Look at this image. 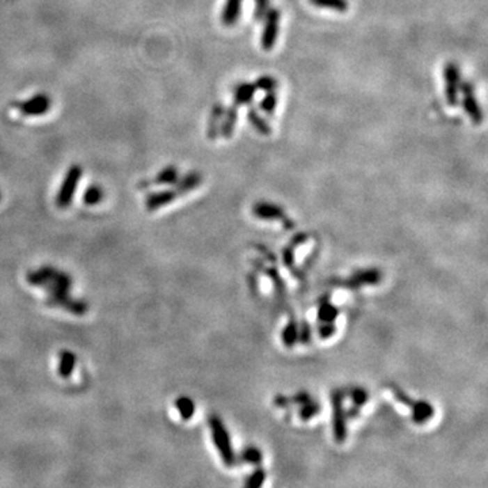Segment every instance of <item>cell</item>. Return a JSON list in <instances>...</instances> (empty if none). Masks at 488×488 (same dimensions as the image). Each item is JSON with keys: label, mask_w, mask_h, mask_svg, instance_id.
I'll list each match as a JSON object with an SVG mask.
<instances>
[{"label": "cell", "mask_w": 488, "mask_h": 488, "mask_svg": "<svg viewBox=\"0 0 488 488\" xmlns=\"http://www.w3.org/2000/svg\"><path fill=\"white\" fill-rule=\"evenodd\" d=\"M75 365H77V356L67 350L63 352L58 360V375L63 379H68L72 375Z\"/></svg>", "instance_id": "cell-17"}, {"label": "cell", "mask_w": 488, "mask_h": 488, "mask_svg": "<svg viewBox=\"0 0 488 488\" xmlns=\"http://www.w3.org/2000/svg\"><path fill=\"white\" fill-rule=\"evenodd\" d=\"M180 180L178 168L174 166H168L163 168L155 178L156 184H175Z\"/></svg>", "instance_id": "cell-20"}, {"label": "cell", "mask_w": 488, "mask_h": 488, "mask_svg": "<svg viewBox=\"0 0 488 488\" xmlns=\"http://www.w3.org/2000/svg\"><path fill=\"white\" fill-rule=\"evenodd\" d=\"M319 412V406L316 403H306V406L300 411V418L304 420H308L312 416H315Z\"/></svg>", "instance_id": "cell-29"}, {"label": "cell", "mask_w": 488, "mask_h": 488, "mask_svg": "<svg viewBox=\"0 0 488 488\" xmlns=\"http://www.w3.org/2000/svg\"><path fill=\"white\" fill-rule=\"evenodd\" d=\"M103 200V190L102 187L97 186V184H93L90 186L86 191H84V196H83V201L87 204V205L93 206L100 204Z\"/></svg>", "instance_id": "cell-24"}, {"label": "cell", "mask_w": 488, "mask_h": 488, "mask_svg": "<svg viewBox=\"0 0 488 488\" xmlns=\"http://www.w3.org/2000/svg\"><path fill=\"white\" fill-rule=\"evenodd\" d=\"M411 407H414L412 419H414V422H416L419 425L427 422L434 415L433 407L426 402H419L416 404H412Z\"/></svg>", "instance_id": "cell-19"}, {"label": "cell", "mask_w": 488, "mask_h": 488, "mask_svg": "<svg viewBox=\"0 0 488 488\" xmlns=\"http://www.w3.org/2000/svg\"><path fill=\"white\" fill-rule=\"evenodd\" d=\"M254 86L255 88L259 90V91H263V93H270V91H276L277 87H278V81L277 79L271 75H262V77H258L257 80L254 81Z\"/></svg>", "instance_id": "cell-23"}, {"label": "cell", "mask_w": 488, "mask_h": 488, "mask_svg": "<svg viewBox=\"0 0 488 488\" xmlns=\"http://www.w3.org/2000/svg\"><path fill=\"white\" fill-rule=\"evenodd\" d=\"M265 479H266V473L262 468H259L247 479L246 486L249 488H260L262 485L265 483Z\"/></svg>", "instance_id": "cell-27"}, {"label": "cell", "mask_w": 488, "mask_h": 488, "mask_svg": "<svg viewBox=\"0 0 488 488\" xmlns=\"http://www.w3.org/2000/svg\"><path fill=\"white\" fill-rule=\"evenodd\" d=\"M366 399H368L366 392H363L362 389H356V392H354V395H353V402H354V404H356V406H362V404H365Z\"/></svg>", "instance_id": "cell-30"}, {"label": "cell", "mask_w": 488, "mask_h": 488, "mask_svg": "<svg viewBox=\"0 0 488 488\" xmlns=\"http://www.w3.org/2000/svg\"><path fill=\"white\" fill-rule=\"evenodd\" d=\"M209 426H210L213 442H214L216 448L219 449L223 462L227 466L231 468L236 463V456H235V452L232 448L231 438H230L227 429L224 427V423L221 422V419L217 415H212L209 418Z\"/></svg>", "instance_id": "cell-2"}, {"label": "cell", "mask_w": 488, "mask_h": 488, "mask_svg": "<svg viewBox=\"0 0 488 488\" xmlns=\"http://www.w3.org/2000/svg\"><path fill=\"white\" fill-rule=\"evenodd\" d=\"M255 213L262 219H276L281 214V210L270 204H258L255 207Z\"/></svg>", "instance_id": "cell-25"}, {"label": "cell", "mask_w": 488, "mask_h": 488, "mask_svg": "<svg viewBox=\"0 0 488 488\" xmlns=\"http://www.w3.org/2000/svg\"><path fill=\"white\" fill-rule=\"evenodd\" d=\"M47 304L51 307H56V308L67 309L68 312H71L77 316L86 315L90 309L86 301L72 299V297H70V294H49Z\"/></svg>", "instance_id": "cell-7"}, {"label": "cell", "mask_w": 488, "mask_h": 488, "mask_svg": "<svg viewBox=\"0 0 488 488\" xmlns=\"http://www.w3.org/2000/svg\"><path fill=\"white\" fill-rule=\"evenodd\" d=\"M175 406H177L178 411H180L182 419H184V420H189L194 415V411H196V406H194L193 400L190 398H187V396L178 398L175 400Z\"/></svg>", "instance_id": "cell-21"}, {"label": "cell", "mask_w": 488, "mask_h": 488, "mask_svg": "<svg viewBox=\"0 0 488 488\" xmlns=\"http://www.w3.org/2000/svg\"><path fill=\"white\" fill-rule=\"evenodd\" d=\"M81 174H83V170L79 164L71 166L70 170L67 171L56 197V205L58 209H67L71 205L74 200V194L77 191V184L81 180Z\"/></svg>", "instance_id": "cell-4"}, {"label": "cell", "mask_w": 488, "mask_h": 488, "mask_svg": "<svg viewBox=\"0 0 488 488\" xmlns=\"http://www.w3.org/2000/svg\"><path fill=\"white\" fill-rule=\"evenodd\" d=\"M201 182H203V175L197 171H191L175 183V191L178 193V196L186 194V193L194 190L196 187H198L201 184Z\"/></svg>", "instance_id": "cell-16"}, {"label": "cell", "mask_w": 488, "mask_h": 488, "mask_svg": "<svg viewBox=\"0 0 488 488\" xmlns=\"http://www.w3.org/2000/svg\"><path fill=\"white\" fill-rule=\"evenodd\" d=\"M443 81H445V101L455 107L460 103V88H462V71L457 63L449 61L443 67Z\"/></svg>", "instance_id": "cell-3"}, {"label": "cell", "mask_w": 488, "mask_h": 488, "mask_svg": "<svg viewBox=\"0 0 488 488\" xmlns=\"http://www.w3.org/2000/svg\"><path fill=\"white\" fill-rule=\"evenodd\" d=\"M270 10V0H255V8H254V19L262 21L267 11Z\"/></svg>", "instance_id": "cell-28"}, {"label": "cell", "mask_w": 488, "mask_h": 488, "mask_svg": "<svg viewBox=\"0 0 488 488\" xmlns=\"http://www.w3.org/2000/svg\"><path fill=\"white\" fill-rule=\"evenodd\" d=\"M263 19H265V25L260 36V47L265 52L273 51L280 34L281 13L278 8L271 7Z\"/></svg>", "instance_id": "cell-6"}, {"label": "cell", "mask_w": 488, "mask_h": 488, "mask_svg": "<svg viewBox=\"0 0 488 488\" xmlns=\"http://www.w3.org/2000/svg\"><path fill=\"white\" fill-rule=\"evenodd\" d=\"M277 103H278L277 93L276 91H270V93H266V95L263 97V100L259 103V107H260V110L265 114L273 116L276 109H277Z\"/></svg>", "instance_id": "cell-22"}, {"label": "cell", "mask_w": 488, "mask_h": 488, "mask_svg": "<svg viewBox=\"0 0 488 488\" xmlns=\"http://www.w3.org/2000/svg\"><path fill=\"white\" fill-rule=\"evenodd\" d=\"M51 106V97L48 94H36L27 101L19 103L18 110L25 116L36 117V116H42L48 113Z\"/></svg>", "instance_id": "cell-8"}, {"label": "cell", "mask_w": 488, "mask_h": 488, "mask_svg": "<svg viewBox=\"0 0 488 488\" xmlns=\"http://www.w3.org/2000/svg\"><path fill=\"white\" fill-rule=\"evenodd\" d=\"M244 488H249V487H247V486H246V487H244Z\"/></svg>", "instance_id": "cell-31"}, {"label": "cell", "mask_w": 488, "mask_h": 488, "mask_svg": "<svg viewBox=\"0 0 488 488\" xmlns=\"http://www.w3.org/2000/svg\"><path fill=\"white\" fill-rule=\"evenodd\" d=\"M255 93H257V88L254 83H250V81L237 83L233 88V104L237 107L250 104L254 101Z\"/></svg>", "instance_id": "cell-10"}, {"label": "cell", "mask_w": 488, "mask_h": 488, "mask_svg": "<svg viewBox=\"0 0 488 488\" xmlns=\"http://www.w3.org/2000/svg\"><path fill=\"white\" fill-rule=\"evenodd\" d=\"M224 111H226V106L223 103L216 102L213 104L209 116V121H207V128H206V136L209 140H214L220 134Z\"/></svg>", "instance_id": "cell-11"}, {"label": "cell", "mask_w": 488, "mask_h": 488, "mask_svg": "<svg viewBox=\"0 0 488 488\" xmlns=\"http://www.w3.org/2000/svg\"><path fill=\"white\" fill-rule=\"evenodd\" d=\"M243 0H226L221 11V22L227 27L236 25L242 17Z\"/></svg>", "instance_id": "cell-13"}, {"label": "cell", "mask_w": 488, "mask_h": 488, "mask_svg": "<svg viewBox=\"0 0 488 488\" xmlns=\"http://www.w3.org/2000/svg\"><path fill=\"white\" fill-rule=\"evenodd\" d=\"M26 280L30 285L45 288L48 294H68L72 286V280L67 273L51 266L29 271Z\"/></svg>", "instance_id": "cell-1"}, {"label": "cell", "mask_w": 488, "mask_h": 488, "mask_svg": "<svg viewBox=\"0 0 488 488\" xmlns=\"http://www.w3.org/2000/svg\"><path fill=\"white\" fill-rule=\"evenodd\" d=\"M309 3L317 8H327L335 13H346L350 7L349 0H309Z\"/></svg>", "instance_id": "cell-18"}, {"label": "cell", "mask_w": 488, "mask_h": 488, "mask_svg": "<svg viewBox=\"0 0 488 488\" xmlns=\"http://www.w3.org/2000/svg\"><path fill=\"white\" fill-rule=\"evenodd\" d=\"M247 120L250 125L257 130L262 136H270L273 129L271 125L267 123V120L260 114V111L255 107H250L247 111Z\"/></svg>", "instance_id": "cell-15"}, {"label": "cell", "mask_w": 488, "mask_h": 488, "mask_svg": "<svg viewBox=\"0 0 488 488\" xmlns=\"http://www.w3.org/2000/svg\"><path fill=\"white\" fill-rule=\"evenodd\" d=\"M242 459H243V462H246V463L255 464V465H258V464L262 462V452H260L258 448L250 446V448H247V449L243 452Z\"/></svg>", "instance_id": "cell-26"}, {"label": "cell", "mask_w": 488, "mask_h": 488, "mask_svg": "<svg viewBox=\"0 0 488 488\" xmlns=\"http://www.w3.org/2000/svg\"><path fill=\"white\" fill-rule=\"evenodd\" d=\"M460 100H462L464 111L469 117L472 124L473 125H480L483 123V120H485V114H483L480 102H479V100L476 97L475 86H473V83L471 80H465V81L462 83Z\"/></svg>", "instance_id": "cell-5"}, {"label": "cell", "mask_w": 488, "mask_h": 488, "mask_svg": "<svg viewBox=\"0 0 488 488\" xmlns=\"http://www.w3.org/2000/svg\"><path fill=\"white\" fill-rule=\"evenodd\" d=\"M342 393H333V430L336 442H343L346 439V414L343 411Z\"/></svg>", "instance_id": "cell-9"}, {"label": "cell", "mask_w": 488, "mask_h": 488, "mask_svg": "<svg viewBox=\"0 0 488 488\" xmlns=\"http://www.w3.org/2000/svg\"><path fill=\"white\" fill-rule=\"evenodd\" d=\"M237 117H239L237 106L231 104L230 107H226L224 117L221 121V128H220V134L224 139H231L235 128H236V124H237Z\"/></svg>", "instance_id": "cell-14"}, {"label": "cell", "mask_w": 488, "mask_h": 488, "mask_svg": "<svg viewBox=\"0 0 488 488\" xmlns=\"http://www.w3.org/2000/svg\"><path fill=\"white\" fill-rule=\"evenodd\" d=\"M178 197V193L175 191V189H170V190H162V191H156L150 194L145 198V209L148 212H155L163 206L168 205L170 203H173L175 198Z\"/></svg>", "instance_id": "cell-12"}]
</instances>
